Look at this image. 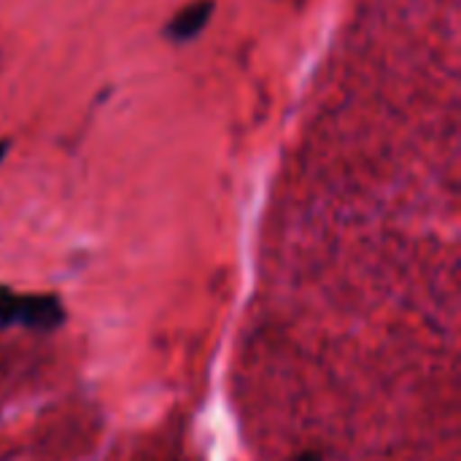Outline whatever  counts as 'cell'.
Masks as SVG:
<instances>
[{
    "label": "cell",
    "instance_id": "cell-1",
    "mask_svg": "<svg viewBox=\"0 0 461 461\" xmlns=\"http://www.w3.org/2000/svg\"><path fill=\"white\" fill-rule=\"evenodd\" d=\"M65 305L54 294H16L0 286V330L22 327L30 332H54L65 324Z\"/></svg>",
    "mask_w": 461,
    "mask_h": 461
},
{
    "label": "cell",
    "instance_id": "cell-2",
    "mask_svg": "<svg viewBox=\"0 0 461 461\" xmlns=\"http://www.w3.org/2000/svg\"><path fill=\"white\" fill-rule=\"evenodd\" d=\"M213 8H216L213 0H194V3H189L186 8H181V11L170 19L167 35H170L173 41H178V43L192 41L194 35H200V32L208 27V22H211V16H213Z\"/></svg>",
    "mask_w": 461,
    "mask_h": 461
},
{
    "label": "cell",
    "instance_id": "cell-3",
    "mask_svg": "<svg viewBox=\"0 0 461 461\" xmlns=\"http://www.w3.org/2000/svg\"><path fill=\"white\" fill-rule=\"evenodd\" d=\"M292 461H324V456H321V454H316V451H305V454L294 456Z\"/></svg>",
    "mask_w": 461,
    "mask_h": 461
},
{
    "label": "cell",
    "instance_id": "cell-4",
    "mask_svg": "<svg viewBox=\"0 0 461 461\" xmlns=\"http://www.w3.org/2000/svg\"><path fill=\"white\" fill-rule=\"evenodd\" d=\"M5 154H8V140H0V162H3Z\"/></svg>",
    "mask_w": 461,
    "mask_h": 461
}]
</instances>
